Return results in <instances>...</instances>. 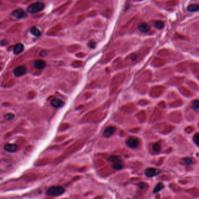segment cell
Here are the masks:
<instances>
[{
    "mask_svg": "<svg viewBox=\"0 0 199 199\" xmlns=\"http://www.w3.org/2000/svg\"><path fill=\"white\" fill-rule=\"evenodd\" d=\"M44 8V4L41 2H36L30 4L27 7V11L30 14H36L43 10Z\"/></svg>",
    "mask_w": 199,
    "mask_h": 199,
    "instance_id": "obj_1",
    "label": "cell"
},
{
    "mask_svg": "<svg viewBox=\"0 0 199 199\" xmlns=\"http://www.w3.org/2000/svg\"><path fill=\"white\" fill-rule=\"evenodd\" d=\"M65 192V189L62 186H54L50 187L47 190V194L50 196H58Z\"/></svg>",
    "mask_w": 199,
    "mask_h": 199,
    "instance_id": "obj_2",
    "label": "cell"
},
{
    "mask_svg": "<svg viewBox=\"0 0 199 199\" xmlns=\"http://www.w3.org/2000/svg\"><path fill=\"white\" fill-rule=\"evenodd\" d=\"M109 161L113 163V168L116 170H120L124 167L122 159L119 156H110Z\"/></svg>",
    "mask_w": 199,
    "mask_h": 199,
    "instance_id": "obj_3",
    "label": "cell"
},
{
    "mask_svg": "<svg viewBox=\"0 0 199 199\" xmlns=\"http://www.w3.org/2000/svg\"><path fill=\"white\" fill-rule=\"evenodd\" d=\"M126 144L128 147L135 148L139 145V140L136 137H131L126 140Z\"/></svg>",
    "mask_w": 199,
    "mask_h": 199,
    "instance_id": "obj_4",
    "label": "cell"
},
{
    "mask_svg": "<svg viewBox=\"0 0 199 199\" xmlns=\"http://www.w3.org/2000/svg\"><path fill=\"white\" fill-rule=\"evenodd\" d=\"M26 73V68L25 66H19L14 71V74L16 77H20Z\"/></svg>",
    "mask_w": 199,
    "mask_h": 199,
    "instance_id": "obj_5",
    "label": "cell"
},
{
    "mask_svg": "<svg viewBox=\"0 0 199 199\" xmlns=\"http://www.w3.org/2000/svg\"><path fill=\"white\" fill-rule=\"evenodd\" d=\"M52 106L56 109H59L64 105V102L58 98H54L51 102Z\"/></svg>",
    "mask_w": 199,
    "mask_h": 199,
    "instance_id": "obj_6",
    "label": "cell"
},
{
    "mask_svg": "<svg viewBox=\"0 0 199 199\" xmlns=\"http://www.w3.org/2000/svg\"><path fill=\"white\" fill-rule=\"evenodd\" d=\"M13 17H14L15 18L17 19H21L23 17H25L26 15V14L25 13V11L22 9H18L15 10L12 13Z\"/></svg>",
    "mask_w": 199,
    "mask_h": 199,
    "instance_id": "obj_7",
    "label": "cell"
},
{
    "mask_svg": "<svg viewBox=\"0 0 199 199\" xmlns=\"http://www.w3.org/2000/svg\"><path fill=\"white\" fill-rule=\"evenodd\" d=\"M4 149L6 152H8V153H13L17 151L18 147L17 145L14 144H7L4 146Z\"/></svg>",
    "mask_w": 199,
    "mask_h": 199,
    "instance_id": "obj_8",
    "label": "cell"
},
{
    "mask_svg": "<svg viewBox=\"0 0 199 199\" xmlns=\"http://www.w3.org/2000/svg\"><path fill=\"white\" fill-rule=\"evenodd\" d=\"M116 131V128L114 126H109L106 129L104 130L103 132V136L105 137H110L113 134V133Z\"/></svg>",
    "mask_w": 199,
    "mask_h": 199,
    "instance_id": "obj_9",
    "label": "cell"
},
{
    "mask_svg": "<svg viewBox=\"0 0 199 199\" xmlns=\"http://www.w3.org/2000/svg\"><path fill=\"white\" fill-rule=\"evenodd\" d=\"M46 65V62L44 61L41 60H36L34 63V67L38 69H42L44 68Z\"/></svg>",
    "mask_w": 199,
    "mask_h": 199,
    "instance_id": "obj_10",
    "label": "cell"
},
{
    "mask_svg": "<svg viewBox=\"0 0 199 199\" xmlns=\"http://www.w3.org/2000/svg\"><path fill=\"white\" fill-rule=\"evenodd\" d=\"M145 176L149 178L153 177L157 175V171L155 169L153 168H147L145 171Z\"/></svg>",
    "mask_w": 199,
    "mask_h": 199,
    "instance_id": "obj_11",
    "label": "cell"
},
{
    "mask_svg": "<svg viewBox=\"0 0 199 199\" xmlns=\"http://www.w3.org/2000/svg\"><path fill=\"white\" fill-rule=\"evenodd\" d=\"M23 49H24V46L22 43L17 44L14 48V53L16 55L21 53Z\"/></svg>",
    "mask_w": 199,
    "mask_h": 199,
    "instance_id": "obj_12",
    "label": "cell"
},
{
    "mask_svg": "<svg viewBox=\"0 0 199 199\" xmlns=\"http://www.w3.org/2000/svg\"><path fill=\"white\" fill-rule=\"evenodd\" d=\"M150 29V26L148 23L144 22L138 26V30L143 33H146Z\"/></svg>",
    "mask_w": 199,
    "mask_h": 199,
    "instance_id": "obj_13",
    "label": "cell"
},
{
    "mask_svg": "<svg viewBox=\"0 0 199 199\" xmlns=\"http://www.w3.org/2000/svg\"><path fill=\"white\" fill-rule=\"evenodd\" d=\"M30 33L36 37H39L41 35L40 30L36 27H32L30 29Z\"/></svg>",
    "mask_w": 199,
    "mask_h": 199,
    "instance_id": "obj_14",
    "label": "cell"
},
{
    "mask_svg": "<svg viewBox=\"0 0 199 199\" xmlns=\"http://www.w3.org/2000/svg\"><path fill=\"white\" fill-rule=\"evenodd\" d=\"M188 9L190 12H196L199 11V4H192L189 5Z\"/></svg>",
    "mask_w": 199,
    "mask_h": 199,
    "instance_id": "obj_15",
    "label": "cell"
},
{
    "mask_svg": "<svg viewBox=\"0 0 199 199\" xmlns=\"http://www.w3.org/2000/svg\"><path fill=\"white\" fill-rule=\"evenodd\" d=\"M163 188H164V185H163V184L162 183H159L155 186V188H154V193L159 192L161 191Z\"/></svg>",
    "mask_w": 199,
    "mask_h": 199,
    "instance_id": "obj_16",
    "label": "cell"
},
{
    "mask_svg": "<svg viewBox=\"0 0 199 199\" xmlns=\"http://www.w3.org/2000/svg\"><path fill=\"white\" fill-rule=\"evenodd\" d=\"M155 28H157V29H162L164 26V23H163V22L160 21V20H157L155 22Z\"/></svg>",
    "mask_w": 199,
    "mask_h": 199,
    "instance_id": "obj_17",
    "label": "cell"
},
{
    "mask_svg": "<svg viewBox=\"0 0 199 199\" xmlns=\"http://www.w3.org/2000/svg\"><path fill=\"white\" fill-rule=\"evenodd\" d=\"M153 149L155 153H159L161 150V146L159 144L155 143L153 145Z\"/></svg>",
    "mask_w": 199,
    "mask_h": 199,
    "instance_id": "obj_18",
    "label": "cell"
},
{
    "mask_svg": "<svg viewBox=\"0 0 199 199\" xmlns=\"http://www.w3.org/2000/svg\"><path fill=\"white\" fill-rule=\"evenodd\" d=\"M193 141L198 146H199V133L194 134L193 136Z\"/></svg>",
    "mask_w": 199,
    "mask_h": 199,
    "instance_id": "obj_19",
    "label": "cell"
},
{
    "mask_svg": "<svg viewBox=\"0 0 199 199\" xmlns=\"http://www.w3.org/2000/svg\"><path fill=\"white\" fill-rule=\"evenodd\" d=\"M192 106L194 109L199 110V100H194L192 103Z\"/></svg>",
    "mask_w": 199,
    "mask_h": 199,
    "instance_id": "obj_20",
    "label": "cell"
},
{
    "mask_svg": "<svg viewBox=\"0 0 199 199\" xmlns=\"http://www.w3.org/2000/svg\"><path fill=\"white\" fill-rule=\"evenodd\" d=\"M183 161L184 164L187 165H190L193 163V160L191 158H184L183 159Z\"/></svg>",
    "mask_w": 199,
    "mask_h": 199,
    "instance_id": "obj_21",
    "label": "cell"
},
{
    "mask_svg": "<svg viewBox=\"0 0 199 199\" xmlns=\"http://www.w3.org/2000/svg\"><path fill=\"white\" fill-rule=\"evenodd\" d=\"M4 117L7 120H13L14 118V115L12 113H8V114H7Z\"/></svg>",
    "mask_w": 199,
    "mask_h": 199,
    "instance_id": "obj_22",
    "label": "cell"
},
{
    "mask_svg": "<svg viewBox=\"0 0 199 199\" xmlns=\"http://www.w3.org/2000/svg\"><path fill=\"white\" fill-rule=\"evenodd\" d=\"M97 46V43L95 42H91L89 43V47L91 49H95Z\"/></svg>",
    "mask_w": 199,
    "mask_h": 199,
    "instance_id": "obj_23",
    "label": "cell"
},
{
    "mask_svg": "<svg viewBox=\"0 0 199 199\" xmlns=\"http://www.w3.org/2000/svg\"><path fill=\"white\" fill-rule=\"evenodd\" d=\"M8 43V42L7 40H3L1 41V44H2L3 46L7 44Z\"/></svg>",
    "mask_w": 199,
    "mask_h": 199,
    "instance_id": "obj_24",
    "label": "cell"
},
{
    "mask_svg": "<svg viewBox=\"0 0 199 199\" xmlns=\"http://www.w3.org/2000/svg\"><path fill=\"white\" fill-rule=\"evenodd\" d=\"M139 186H141V188H144V186H145L144 183H139Z\"/></svg>",
    "mask_w": 199,
    "mask_h": 199,
    "instance_id": "obj_25",
    "label": "cell"
}]
</instances>
